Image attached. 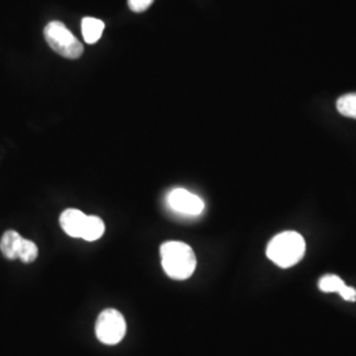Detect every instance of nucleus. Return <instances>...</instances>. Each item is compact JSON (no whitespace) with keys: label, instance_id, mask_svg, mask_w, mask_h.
<instances>
[{"label":"nucleus","instance_id":"obj_12","mask_svg":"<svg viewBox=\"0 0 356 356\" xmlns=\"http://www.w3.org/2000/svg\"><path fill=\"white\" fill-rule=\"evenodd\" d=\"M38 245L28 239L22 241L20 244V250H19V256L17 259H20L23 263H32L38 259Z\"/></svg>","mask_w":356,"mask_h":356},{"label":"nucleus","instance_id":"obj_9","mask_svg":"<svg viewBox=\"0 0 356 356\" xmlns=\"http://www.w3.org/2000/svg\"><path fill=\"white\" fill-rule=\"evenodd\" d=\"M104 23L95 17H85L82 20V35L88 44H95L102 38Z\"/></svg>","mask_w":356,"mask_h":356},{"label":"nucleus","instance_id":"obj_6","mask_svg":"<svg viewBox=\"0 0 356 356\" xmlns=\"http://www.w3.org/2000/svg\"><path fill=\"white\" fill-rule=\"evenodd\" d=\"M319 291L323 293H338L343 300L355 302L356 289L344 284V281L337 275H325L318 281Z\"/></svg>","mask_w":356,"mask_h":356},{"label":"nucleus","instance_id":"obj_11","mask_svg":"<svg viewBox=\"0 0 356 356\" xmlns=\"http://www.w3.org/2000/svg\"><path fill=\"white\" fill-rule=\"evenodd\" d=\"M337 108L339 114L356 119V92L344 94L337 101Z\"/></svg>","mask_w":356,"mask_h":356},{"label":"nucleus","instance_id":"obj_3","mask_svg":"<svg viewBox=\"0 0 356 356\" xmlns=\"http://www.w3.org/2000/svg\"><path fill=\"white\" fill-rule=\"evenodd\" d=\"M44 36L51 49L65 58L76 60L83 54V45L61 22H51L44 29Z\"/></svg>","mask_w":356,"mask_h":356},{"label":"nucleus","instance_id":"obj_10","mask_svg":"<svg viewBox=\"0 0 356 356\" xmlns=\"http://www.w3.org/2000/svg\"><path fill=\"white\" fill-rule=\"evenodd\" d=\"M104 229H106L104 222L99 216H88L81 239H83L86 242H95L99 238H102Z\"/></svg>","mask_w":356,"mask_h":356},{"label":"nucleus","instance_id":"obj_1","mask_svg":"<svg viewBox=\"0 0 356 356\" xmlns=\"http://www.w3.org/2000/svg\"><path fill=\"white\" fill-rule=\"evenodd\" d=\"M161 264L173 280H186L197 268V257L191 245L182 242H166L160 248Z\"/></svg>","mask_w":356,"mask_h":356},{"label":"nucleus","instance_id":"obj_5","mask_svg":"<svg viewBox=\"0 0 356 356\" xmlns=\"http://www.w3.org/2000/svg\"><path fill=\"white\" fill-rule=\"evenodd\" d=\"M169 206L181 214L200 216L204 210V201L186 189H175L168 195Z\"/></svg>","mask_w":356,"mask_h":356},{"label":"nucleus","instance_id":"obj_2","mask_svg":"<svg viewBox=\"0 0 356 356\" xmlns=\"http://www.w3.org/2000/svg\"><path fill=\"white\" fill-rule=\"evenodd\" d=\"M306 243L301 234L284 231L276 235L267 247V256L277 267L291 268L305 256Z\"/></svg>","mask_w":356,"mask_h":356},{"label":"nucleus","instance_id":"obj_13","mask_svg":"<svg viewBox=\"0 0 356 356\" xmlns=\"http://www.w3.org/2000/svg\"><path fill=\"white\" fill-rule=\"evenodd\" d=\"M153 0H128V7L134 13H140L147 11L152 6Z\"/></svg>","mask_w":356,"mask_h":356},{"label":"nucleus","instance_id":"obj_7","mask_svg":"<svg viewBox=\"0 0 356 356\" xmlns=\"http://www.w3.org/2000/svg\"><path fill=\"white\" fill-rule=\"evenodd\" d=\"M88 216L76 209H67L60 216V225L72 238H81Z\"/></svg>","mask_w":356,"mask_h":356},{"label":"nucleus","instance_id":"obj_8","mask_svg":"<svg viewBox=\"0 0 356 356\" xmlns=\"http://www.w3.org/2000/svg\"><path fill=\"white\" fill-rule=\"evenodd\" d=\"M22 235L13 229H8L3 234L0 241V251L8 260H16L22 244Z\"/></svg>","mask_w":356,"mask_h":356},{"label":"nucleus","instance_id":"obj_4","mask_svg":"<svg viewBox=\"0 0 356 356\" xmlns=\"http://www.w3.org/2000/svg\"><path fill=\"white\" fill-rule=\"evenodd\" d=\"M127 331V323L123 314L115 309H106L95 322L97 338L104 344L114 346L123 341Z\"/></svg>","mask_w":356,"mask_h":356}]
</instances>
